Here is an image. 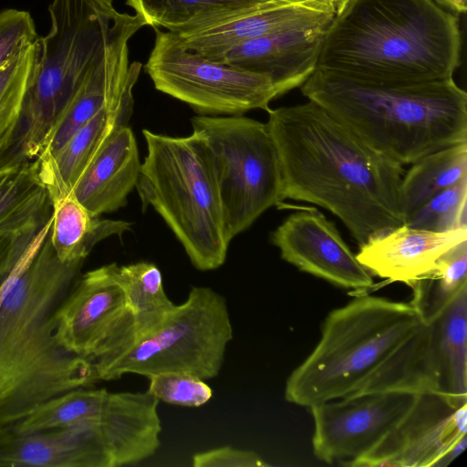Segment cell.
<instances>
[{
  "label": "cell",
  "mask_w": 467,
  "mask_h": 467,
  "mask_svg": "<svg viewBox=\"0 0 467 467\" xmlns=\"http://www.w3.org/2000/svg\"><path fill=\"white\" fill-rule=\"evenodd\" d=\"M267 112L283 201L328 210L358 245L404 223L399 204L401 165L365 144L314 101Z\"/></svg>",
  "instance_id": "obj_1"
},
{
  "label": "cell",
  "mask_w": 467,
  "mask_h": 467,
  "mask_svg": "<svg viewBox=\"0 0 467 467\" xmlns=\"http://www.w3.org/2000/svg\"><path fill=\"white\" fill-rule=\"evenodd\" d=\"M52 217L18 258V277L0 306V431L44 402L95 382L90 358L65 348L55 314L83 264H65L50 240Z\"/></svg>",
  "instance_id": "obj_2"
},
{
  "label": "cell",
  "mask_w": 467,
  "mask_h": 467,
  "mask_svg": "<svg viewBox=\"0 0 467 467\" xmlns=\"http://www.w3.org/2000/svg\"><path fill=\"white\" fill-rule=\"evenodd\" d=\"M461 50L458 16L437 0H342L316 67L380 83L445 80Z\"/></svg>",
  "instance_id": "obj_3"
},
{
  "label": "cell",
  "mask_w": 467,
  "mask_h": 467,
  "mask_svg": "<svg viewBox=\"0 0 467 467\" xmlns=\"http://www.w3.org/2000/svg\"><path fill=\"white\" fill-rule=\"evenodd\" d=\"M301 91L401 166L467 141V94L453 78L380 83L316 67Z\"/></svg>",
  "instance_id": "obj_4"
},
{
  "label": "cell",
  "mask_w": 467,
  "mask_h": 467,
  "mask_svg": "<svg viewBox=\"0 0 467 467\" xmlns=\"http://www.w3.org/2000/svg\"><path fill=\"white\" fill-rule=\"evenodd\" d=\"M48 13L51 26L35 42L19 117L0 141L3 159L13 165L42 154L89 69L147 26L138 14L119 13L113 0H52Z\"/></svg>",
  "instance_id": "obj_5"
},
{
  "label": "cell",
  "mask_w": 467,
  "mask_h": 467,
  "mask_svg": "<svg viewBox=\"0 0 467 467\" xmlns=\"http://www.w3.org/2000/svg\"><path fill=\"white\" fill-rule=\"evenodd\" d=\"M421 324L410 303L357 294L326 317L320 340L287 378L286 401L310 408L349 396Z\"/></svg>",
  "instance_id": "obj_6"
},
{
  "label": "cell",
  "mask_w": 467,
  "mask_h": 467,
  "mask_svg": "<svg viewBox=\"0 0 467 467\" xmlns=\"http://www.w3.org/2000/svg\"><path fill=\"white\" fill-rule=\"evenodd\" d=\"M147 153L136 189L182 245L192 265L214 270L226 259L228 239L213 161L193 132L173 137L143 130Z\"/></svg>",
  "instance_id": "obj_7"
},
{
  "label": "cell",
  "mask_w": 467,
  "mask_h": 467,
  "mask_svg": "<svg viewBox=\"0 0 467 467\" xmlns=\"http://www.w3.org/2000/svg\"><path fill=\"white\" fill-rule=\"evenodd\" d=\"M232 338L225 298L210 287L193 286L182 304L151 325L130 327L91 360L97 380L161 372L207 380L220 373Z\"/></svg>",
  "instance_id": "obj_8"
},
{
  "label": "cell",
  "mask_w": 467,
  "mask_h": 467,
  "mask_svg": "<svg viewBox=\"0 0 467 467\" xmlns=\"http://www.w3.org/2000/svg\"><path fill=\"white\" fill-rule=\"evenodd\" d=\"M192 126L209 150L232 241L283 202L276 148L266 123L244 115H198Z\"/></svg>",
  "instance_id": "obj_9"
},
{
  "label": "cell",
  "mask_w": 467,
  "mask_h": 467,
  "mask_svg": "<svg viewBox=\"0 0 467 467\" xmlns=\"http://www.w3.org/2000/svg\"><path fill=\"white\" fill-rule=\"evenodd\" d=\"M155 29L144 65L154 87L189 105L200 116H239L270 109L279 96L271 79L242 67L206 58L186 49L171 32Z\"/></svg>",
  "instance_id": "obj_10"
},
{
  "label": "cell",
  "mask_w": 467,
  "mask_h": 467,
  "mask_svg": "<svg viewBox=\"0 0 467 467\" xmlns=\"http://www.w3.org/2000/svg\"><path fill=\"white\" fill-rule=\"evenodd\" d=\"M401 392L369 393L311 406L312 446L321 462L342 464L370 451L404 417L415 400Z\"/></svg>",
  "instance_id": "obj_11"
},
{
  "label": "cell",
  "mask_w": 467,
  "mask_h": 467,
  "mask_svg": "<svg viewBox=\"0 0 467 467\" xmlns=\"http://www.w3.org/2000/svg\"><path fill=\"white\" fill-rule=\"evenodd\" d=\"M116 263L85 273L57 307V337L71 352L94 358L133 324Z\"/></svg>",
  "instance_id": "obj_12"
},
{
  "label": "cell",
  "mask_w": 467,
  "mask_h": 467,
  "mask_svg": "<svg viewBox=\"0 0 467 467\" xmlns=\"http://www.w3.org/2000/svg\"><path fill=\"white\" fill-rule=\"evenodd\" d=\"M467 432V403L453 407L435 392L415 396L404 417L352 467H433Z\"/></svg>",
  "instance_id": "obj_13"
},
{
  "label": "cell",
  "mask_w": 467,
  "mask_h": 467,
  "mask_svg": "<svg viewBox=\"0 0 467 467\" xmlns=\"http://www.w3.org/2000/svg\"><path fill=\"white\" fill-rule=\"evenodd\" d=\"M283 260L334 285L358 292L374 286L336 225L316 208L302 207L272 233Z\"/></svg>",
  "instance_id": "obj_14"
},
{
  "label": "cell",
  "mask_w": 467,
  "mask_h": 467,
  "mask_svg": "<svg viewBox=\"0 0 467 467\" xmlns=\"http://www.w3.org/2000/svg\"><path fill=\"white\" fill-rule=\"evenodd\" d=\"M0 467H113V464L97 418L41 431H0Z\"/></svg>",
  "instance_id": "obj_15"
},
{
  "label": "cell",
  "mask_w": 467,
  "mask_h": 467,
  "mask_svg": "<svg viewBox=\"0 0 467 467\" xmlns=\"http://www.w3.org/2000/svg\"><path fill=\"white\" fill-rule=\"evenodd\" d=\"M341 1H279L177 37L186 49L221 62L230 49L246 41L291 28L329 23Z\"/></svg>",
  "instance_id": "obj_16"
},
{
  "label": "cell",
  "mask_w": 467,
  "mask_h": 467,
  "mask_svg": "<svg viewBox=\"0 0 467 467\" xmlns=\"http://www.w3.org/2000/svg\"><path fill=\"white\" fill-rule=\"evenodd\" d=\"M330 22L246 41L230 49L221 62L268 77L283 95L301 86L315 70Z\"/></svg>",
  "instance_id": "obj_17"
},
{
  "label": "cell",
  "mask_w": 467,
  "mask_h": 467,
  "mask_svg": "<svg viewBox=\"0 0 467 467\" xmlns=\"http://www.w3.org/2000/svg\"><path fill=\"white\" fill-rule=\"evenodd\" d=\"M464 241L467 228L436 232L403 223L359 245L356 257L371 275L409 285Z\"/></svg>",
  "instance_id": "obj_18"
},
{
  "label": "cell",
  "mask_w": 467,
  "mask_h": 467,
  "mask_svg": "<svg viewBox=\"0 0 467 467\" xmlns=\"http://www.w3.org/2000/svg\"><path fill=\"white\" fill-rule=\"evenodd\" d=\"M138 78H133L115 100L80 127L55 155L42 153L36 159L40 178L49 197L72 192L108 140L128 126L134 105L132 91Z\"/></svg>",
  "instance_id": "obj_19"
},
{
  "label": "cell",
  "mask_w": 467,
  "mask_h": 467,
  "mask_svg": "<svg viewBox=\"0 0 467 467\" xmlns=\"http://www.w3.org/2000/svg\"><path fill=\"white\" fill-rule=\"evenodd\" d=\"M159 400L145 392H109L99 417L113 467L151 457L161 445Z\"/></svg>",
  "instance_id": "obj_20"
},
{
  "label": "cell",
  "mask_w": 467,
  "mask_h": 467,
  "mask_svg": "<svg viewBox=\"0 0 467 467\" xmlns=\"http://www.w3.org/2000/svg\"><path fill=\"white\" fill-rule=\"evenodd\" d=\"M140 166L135 136L126 126L103 146L72 192L95 216L115 212L127 204Z\"/></svg>",
  "instance_id": "obj_21"
},
{
  "label": "cell",
  "mask_w": 467,
  "mask_h": 467,
  "mask_svg": "<svg viewBox=\"0 0 467 467\" xmlns=\"http://www.w3.org/2000/svg\"><path fill=\"white\" fill-rule=\"evenodd\" d=\"M383 392L440 394V368L432 322L422 323L357 390L347 397Z\"/></svg>",
  "instance_id": "obj_22"
},
{
  "label": "cell",
  "mask_w": 467,
  "mask_h": 467,
  "mask_svg": "<svg viewBox=\"0 0 467 467\" xmlns=\"http://www.w3.org/2000/svg\"><path fill=\"white\" fill-rule=\"evenodd\" d=\"M52 205L50 240L58 259L65 264H83L92 248L112 235L130 231L125 221L95 216L73 192L49 197Z\"/></svg>",
  "instance_id": "obj_23"
},
{
  "label": "cell",
  "mask_w": 467,
  "mask_h": 467,
  "mask_svg": "<svg viewBox=\"0 0 467 467\" xmlns=\"http://www.w3.org/2000/svg\"><path fill=\"white\" fill-rule=\"evenodd\" d=\"M51 214L52 205L37 160L16 166L0 178V236L35 234Z\"/></svg>",
  "instance_id": "obj_24"
},
{
  "label": "cell",
  "mask_w": 467,
  "mask_h": 467,
  "mask_svg": "<svg viewBox=\"0 0 467 467\" xmlns=\"http://www.w3.org/2000/svg\"><path fill=\"white\" fill-rule=\"evenodd\" d=\"M285 0H127L147 26L185 36ZM287 2V1H286Z\"/></svg>",
  "instance_id": "obj_25"
},
{
  "label": "cell",
  "mask_w": 467,
  "mask_h": 467,
  "mask_svg": "<svg viewBox=\"0 0 467 467\" xmlns=\"http://www.w3.org/2000/svg\"><path fill=\"white\" fill-rule=\"evenodd\" d=\"M435 329L440 394L455 407L467 403V287L432 321Z\"/></svg>",
  "instance_id": "obj_26"
},
{
  "label": "cell",
  "mask_w": 467,
  "mask_h": 467,
  "mask_svg": "<svg viewBox=\"0 0 467 467\" xmlns=\"http://www.w3.org/2000/svg\"><path fill=\"white\" fill-rule=\"evenodd\" d=\"M410 165L399 188L404 223L431 197L467 178V141L429 153Z\"/></svg>",
  "instance_id": "obj_27"
},
{
  "label": "cell",
  "mask_w": 467,
  "mask_h": 467,
  "mask_svg": "<svg viewBox=\"0 0 467 467\" xmlns=\"http://www.w3.org/2000/svg\"><path fill=\"white\" fill-rule=\"evenodd\" d=\"M409 286L412 289L410 306L423 324L432 322L467 287V241L449 250Z\"/></svg>",
  "instance_id": "obj_28"
},
{
  "label": "cell",
  "mask_w": 467,
  "mask_h": 467,
  "mask_svg": "<svg viewBox=\"0 0 467 467\" xmlns=\"http://www.w3.org/2000/svg\"><path fill=\"white\" fill-rule=\"evenodd\" d=\"M109 393L105 389L79 388L70 390L39 405L10 429L16 432H34L97 419L103 411Z\"/></svg>",
  "instance_id": "obj_29"
},
{
  "label": "cell",
  "mask_w": 467,
  "mask_h": 467,
  "mask_svg": "<svg viewBox=\"0 0 467 467\" xmlns=\"http://www.w3.org/2000/svg\"><path fill=\"white\" fill-rule=\"evenodd\" d=\"M118 275L133 318L131 328L151 325L175 306L165 293L162 275L156 265L141 261L119 265Z\"/></svg>",
  "instance_id": "obj_30"
},
{
  "label": "cell",
  "mask_w": 467,
  "mask_h": 467,
  "mask_svg": "<svg viewBox=\"0 0 467 467\" xmlns=\"http://www.w3.org/2000/svg\"><path fill=\"white\" fill-rule=\"evenodd\" d=\"M467 178L442 190L414 211L405 223L420 229L445 232L467 228Z\"/></svg>",
  "instance_id": "obj_31"
},
{
  "label": "cell",
  "mask_w": 467,
  "mask_h": 467,
  "mask_svg": "<svg viewBox=\"0 0 467 467\" xmlns=\"http://www.w3.org/2000/svg\"><path fill=\"white\" fill-rule=\"evenodd\" d=\"M35 53L36 44L33 43L0 67V140L19 117Z\"/></svg>",
  "instance_id": "obj_32"
},
{
  "label": "cell",
  "mask_w": 467,
  "mask_h": 467,
  "mask_svg": "<svg viewBox=\"0 0 467 467\" xmlns=\"http://www.w3.org/2000/svg\"><path fill=\"white\" fill-rule=\"evenodd\" d=\"M149 379L148 391L159 400L169 404L197 408L207 403L213 390L205 381L184 372H161Z\"/></svg>",
  "instance_id": "obj_33"
},
{
  "label": "cell",
  "mask_w": 467,
  "mask_h": 467,
  "mask_svg": "<svg viewBox=\"0 0 467 467\" xmlns=\"http://www.w3.org/2000/svg\"><path fill=\"white\" fill-rule=\"evenodd\" d=\"M38 35L31 15L14 8L0 12V67L35 43Z\"/></svg>",
  "instance_id": "obj_34"
},
{
  "label": "cell",
  "mask_w": 467,
  "mask_h": 467,
  "mask_svg": "<svg viewBox=\"0 0 467 467\" xmlns=\"http://www.w3.org/2000/svg\"><path fill=\"white\" fill-rule=\"evenodd\" d=\"M192 465L194 467H266L269 463L255 451L223 446L194 454Z\"/></svg>",
  "instance_id": "obj_35"
},
{
  "label": "cell",
  "mask_w": 467,
  "mask_h": 467,
  "mask_svg": "<svg viewBox=\"0 0 467 467\" xmlns=\"http://www.w3.org/2000/svg\"><path fill=\"white\" fill-rule=\"evenodd\" d=\"M467 437L466 435L461 438L445 454H443L434 464L433 467H446L450 465L459 455H461L466 449Z\"/></svg>",
  "instance_id": "obj_36"
},
{
  "label": "cell",
  "mask_w": 467,
  "mask_h": 467,
  "mask_svg": "<svg viewBox=\"0 0 467 467\" xmlns=\"http://www.w3.org/2000/svg\"><path fill=\"white\" fill-rule=\"evenodd\" d=\"M442 6L456 13H464L467 8L466 0H437Z\"/></svg>",
  "instance_id": "obj_37"
},
{
  "label": "cell",
  "mask_w": 467,
  "mask_h": 467,
  "mask_svg": "<svg viewBox=\"0 0 467 467\" xmlns=\"http://www.w3.org/2000/svg\"><path fill=\"white\" fill-rule=\"evenodd\" d=\"M287 2H303V1H308V0H285Z\"/></svg>",
  "instance_id": "obj_38"
}]
</instances>
